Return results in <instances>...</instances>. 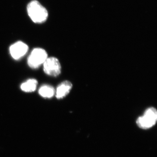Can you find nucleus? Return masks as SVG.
<instances>
[{"label": "nucleus", "mask_w": 157, "mask_h": 157, "mask_svg": "<svg viewBox=\"0 0 157 157\" xmlns=\"http://www.w3.org/2000/svg\"><path fill=\"white\" fill-rule=\"evenodd\" d=\"M29 50L28 45L21 41H18L12 44L9 48L11 57L15 60L23 57Z\"/></svg>", "instance_id": "nucleus-5"}, {"label": "nucleus", "mask_w": 157, "mask_h": 157, "mask_svg": "<svg viewBox=\"0 0 157 157\" xmlns=\"http://www.w3.org/2000/svg\"><path fill=\"white\" fill-rule=\"evenodd\" d=\"M27 11L32 20L36 23L45 22L48 17L47 10L36 0L32 1L27 6Z\"/></svg>", "instance_id": "nucleus-1"}, {"label": "nucleus", "mask_w": 157, "mask_h": 157, "mask_svg": "<svg viewBox=\"0 0 157 157\" xmlns=\"http://www.w3.org/2000/svg\"><path fill=\"white\" fill-rule=\"evenodd\" d=\"M38 82L35 78H30L23 82L21 85V89L26 93H32L37 88Z\"/></svg>", "instance_id": "nucleus-7"}, {"label": "nucleus", "mask_w": 157, "mask_h": 157, "mask_svg": "<svg viewBox=\"0 0 157 157\" xmlns=\"http://www.w3.org/2000/svg\"><path fill=\"white\" fill-rule=\"evenodd\" d=\"M39 94L42 98H51L56 94L54 88L49 85H44L40 87L39 90Z\"/></svg>", "instance_id": "nucleus-8"}, {"label": "nucleus", "mask_w": 157, "mask_h": 157, "mask_svg": "<svg viewBox=\"0 0 157 157\" xmlns=\"http://www.w3.org/2000/svg\"><path fill=\"white\" fill-rule=\"evenodd\" d=\"M157 120L156 109L153 107L147 108L144 115L137 118L136 123L141 129H147L155 125Z\"/></svg>", "instance_id": "nucleus-2"}, {"label": "nucleus", "mask_w": 157, "mask_h": 157, "mask_svg": "<svg viewBox=\"0 0 157 157\" xmlns=\"http://www.w3.org/2000/svg\"><path fill=\"white\" fill-rule=\"evenodd\" d=\"M43 70L48 76L56 77L61 73V66L58 59L55 57L47 58L43 63Z\"/></svg>", "instance_id": "nucleus-4"}, {"label": "nucleus", "mask_w": 157, "mask_h": 157, "mask_svg": "<svg viewBox=\"0 0 157 157\" xmlns=\"http://www.w3.org/2000/svg\"><path fill=\"white\" fill-rule=\"evenodd\" d=\"M73 87L70 81L65 80L59 85L56 91V97L57 99H63L67 95Z\"/></svg>", "instance_id": "nucleus-6"}, {"label": "nucleus", "mask_w": 157, "mask_h": 157, "mask_svg": "<svg viewBox=\"0 0 157 157\" xmlns=\"http://www.w3.org/2000/svg\"><path fill=\"white\" fill-rule=\"evenodd\" d=\"M48 58V54L45 49L42 48H34L28 59V64L33 69L39 67Z\"/></svg>", "instance_id": "nucleus-3"}]
</instances>
